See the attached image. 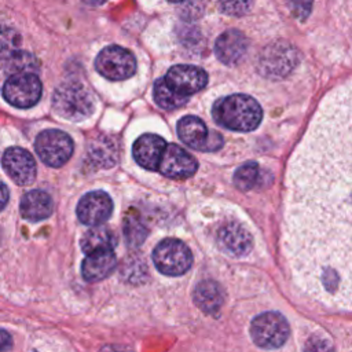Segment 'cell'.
Returning a JSON list of instances; mask_svg holds the SVG:
<instances>
[{
  "label": "cell",
  "mask_w": 352,
  "mask_h": 352,
  "mask_svg": "<svg viewBox=\"0 0 352 352\" xmlns=\"http://www.w3.org/2000/svg\"><path fill=\"white\" fill-rule=\"evenodd\" d=\"M351 81L320 103L286 175L282 246L297 287L351 308Z\"/></svg>",
  "instance_id": "1"
},
{
  "label": "cell",
  "mask_w": 352,
  "mask_h": 352,
  "mask_svg": "<svg viewBox=\"0 0 352 352\" xmlns=\"http://www.w3.org/2000/svg\"><path fill=\"white\" fill-rule=\"evenodd\" d=\"M213 120L231 131L250 132L258 126L263 118L261 106L256 99L245 94L223 96L213 104Z\"/></svg>",
  "instance_id": "2"
},
{
  "label": "cell",
  "mask_w": 352,
  "mask_h": 352,
  "mask_svg": "<svg viewBox=\"0 0 352 352\" xmlns=\"http://www.w3.org/2000/svg\"><path fill=\"white\" fill-rule=\"evenodd\" d=\"M55 113L73 122L89 118L95 111V100L91 92L80 82L66 81L56 87L52 95Z\"/></svg>",
  "instance_id": "3"
},
{
  "label": "cell",
  "mask_w": 352,
  "mask_h": 352,
  "mask_svg": "<svg viewBox=\"0 0 352 352\" xmlns=\"http://www.w3.org/2000/svg\"><path fill=\"white\" fill-rule=\"evenodd\" d=\"M298 62L297 50L287 41H274L268 44L258 55V72L274 80L286 77Z\"/></svg>",
  "instance_id": "4"
},
{
  "label": "cell",
  "mask_w": 352,
  "mask_h": 352,
  "mask_svg": "<svg viewBox=\"0 0 352 352\" xmlns=\"http://www.w3.org/2000/svg\"><path fill=\"white\" fill-rule=\"evenodd\" d=\"M153 261L161 274L179 276L191 267L192 254L184 242L168 238L154 248Z\"/></svg>",
  "instance_id": "5"
},
{
  "label": "cell",
  "mask_w": 352,
  "mask_h": 352,
  "mask_svg": "<svg viewBox=\"0 0 352 352\" xmlns=\"http://www.w3.org/2000/svg\"><path fill=\"white\" fill-rule=\"evenodd\" d=\"M250 336L256 345L264 349H275L285 344L289 336V324L279 312H264L256 316L250 324Z\"/></svg>",
  "instance_id": "6"
},
{
  "label": "cell",
  "mask_w": 352,
  "mask_h": 352,
  "mask_svg": "<svg viewBox=\"0 0 352 352\" xmlns=\"http://www.w3.org/2000/svg\"><path fill=\"white\" fill-rule=\"evenodd\" d=\"M36 153L40 160L52 168H60L65 165L73 154L72 138L59 129H45L36 138Z\"/></svg>",
  "instance_id": "7"
},
{
  "label": "cell",
  "mask_w": 352,
  "mask_h": 352,
  "mask_svg": "<svg viewBox=\"0 0 352 352\" xmlns=\"http://www.w3.org/2000/svg\"><path fill=\"white\" fill-rule=\"evenodd\" d=\"M95 67L100 76L111 81H122L133 76L136 60L131 51L120 45L103 48L95 60Z\"/></svg>",
  "instance_id": "8"
},
{
  "label": "cell",
  "mask_w": 352,
  "mask_h": 352,
  "mask_svg": "<svg viewBox=\"0 0 352 352\" xmlns=\"http://www.w3.org/2000/svg\"><path fill=\"white\" fill-rule=\"evenodd\" d=\"M214 241L219 249L232 257H243L253 248L250 231L238 220H223L214 230Z\"/></svg>",
  "instance_id": "9"
},
{
  "label": "cell",
  "mask_w": 352,
  "mask_h": 352,
  "mask_svg": "<svg viewBox=\"0 0 352 352\" xmlns=\"http://www.w3.org/2000/svg\"><path fill=\"white\" fill-rule=\"evenodd\" d=\"M3 94L6 100L15 107H32L41 96V82L36 74H12L6 81Z\"/></svg>",
  "instance_id": "10"
},
{
  "label": "cell",
  "mask_w": 352,
  "mask_h": 352,
  "mask_svg": "<svg viewBox=\"0 0 352 352\" xmlns=\"http://www.w3.org/2000/svg\"><path fill=\"white\" fill-rule=\"evenodd\" d=\"M164 80L176 94L190 96L206 87L208 74L198 66L176 65L166 72Z\"/></svg>",
  "instance_id": "11"
},
{
  "label": "cell",
  "mask_w": 352,
  "mask_h": 352,
  "mask_svg": "<svg viewBox=\"0 0 352 352\" xmlns=\"http://www.w3.org/2000/svg\"><path fill=\"white\" fill-rule=\"evenodd\" d=\"M198 169L195 158L177 144H166L158 169L164 176L169 179H187L191 177Z\"/></svg>",
  "instance_id": "12"
},
{
  "label": "cell",
  "mask_w": 352,
  "mask_h": 352,
  "mask_svg": "<svg viewBox=\"0 0 352 352\" xmlns=\"http://www.w3.org/2000/svg\"><path fill=\"white\" fill-rule=\"evenodd\" d=\"M76 212L82 224L100 226L110 217L113 202L104 191H91L78 201Z\"/></svg>",
  "instance_id": "13"
},
{
  "label": "cell",
  "mask_w": 352,
  "mask_h": 352,
  "mask_svg": "<svg viewBox=\"0 0 352 352\" xmlns=\"http://www.w3.org/2000/svg\"><path fill=\"white\" fill-rule=\"evenodd\" d=\"M3 168L19 186H29L36 179V162L29 151L21 147H10L3 154Z\"/></svg>",
  "instance_id": "14"
},
{
  "label": "cell",
  "mask_w": 352,
  "mask_h": 352,
  "mask_svg": "<svg viewBox=\"0 0 352 352\" xmlns=\"http://www.w3.org/2000/svg\"><path fill=\"white\" fill-rule=\"evenodd\" d=\"M166 142L164 138L154 133H144L139 136L132 146V155L135 161L147 170H157Z\"/></svg>",
  "instance_id": "15"
},
{
  "label": "cell",
  "mask_w": 352,
  "mask_h": 352,
  "mask_svg": "<svg viewBox=\"0 0 352 352\" xmlns=\"http://www.w3.org/2000/svg\"><path fill=\"white\" fill-rule=\"evenodd\" d=\"M249 48L246 36L235 29L227 30L219 36L214 44V54L224 65L232 66L243 59Z\"/></svg>",
  "instance_id": "16"
},
{
  "label": "cell",
  "mask_w": 352,
  "mask_h": 352,
  "mask_svg": "<svg viewBox=\"0 0 352 352\" xmlns=\"http://www.w3.org/2000/svg\"><path fill=\"white\" fill-rule=\"evenodd\" d=\"M88 160L96 168H111L117 164L120 157L118 140L106 133L94 136L87 146Z\"/></svg>",
  "instance_id": "17"
},
{
  "label": "cell",
  "mask_w": 352,
  "mask_h": 352,
  "mask_svg": "<svg viewBox=\"0 0 352 352\" xmlns=\"http://www.w3.org/2000/svg\"><path fill=\"white\" fill-rule=\"evenodd\" d=\"M117 260L111 250H103L87 254L81 265L82 278L87 282H99L107 278L116 268Z\"/></svg>",
  "instance_id": "18"
},
{
  "label": "cell",
  "mask_w": 352,
  "mask_h": 352,
  "mask_svg": "<svg viewBox=\"0 0 352 352\" xmlns=\"http://www.w3.org/2000/svg\"><path fill=\"white\" fill-rule=\"evenodd\" d=\"M19 210L23 219L30 220V221H40L47 217L54 210V204L52 198L50 194H47L43 190H32L26 192L19 205Z\"/></svg>",
  "instance_id": "19"
},
{
  "label": "cell",
  "mask_w": 352,
  "mask_h": 352,
  "mask_svg": "<svg viewBox=\"0 0 352 352\" xmlns=\"http://www.w3.org/2000/svg\"><path fill=\"white\" fill-rule=\"evenodd\" d=\"M176 131L184 144L199 151L205 150L209 132L201 118L195 116H186L177 121Z\"/></svg>",
  "instance_id": "20"
},
{
  "label": "cell",
  "mask_w": 352,
  "mask_h": 352,
  "mask_svg": "<svg viewBox=\"0 0 352 352\" xmlns=\"http://www.w3.org/2000/svg\"><path fill=\"white\" fill-rule=\"evenodd\" d=\"M194 301L205 314L214 315L223 304V290L214 280H201L194 289Z\"/></svg>",
  "instance_id": "21"
},
{
  "label": "cell",
  "mask_w": 352,
  "mask_h": 352,
  "mask_svg": "<svg viewBox=\"0 0 352 352\" xmlns=\"http://www.w3.org/2000/svg\"><path fill=\"white\" fill-rule=\"evenodd\" d=\"M113 246H114V236L111 231L102 226L92 227L81 238V249L87 254L103 252V250H111Z\"/></svg>",
  "instance_id": "22"
},
{
  "label": "cell",
  "mask_w": 352,
  "mask_h": 352,
  "mask_svg": "<svg viewBox=\"0 0 352 352\" xmlns=\"http://www.w3.org/2000/svg\"><path fill=\"white\" fill-rule=\"evenodd\" d=\"M153 96L155 103L164 109V110H175L182 107L188 102V96L179 95L176 94L166 82L164 78H158L154 82L153 88Z\"/></svg>",
  "instance_id": "23"
},
{
  "label": "cell",
  "mask_w": 352,
  "mask_h": 352,
  "mask_svg": "<svg viewBox=\"0 0 352 352\" xmlns=\"http://www.w3.org/2000/svg\"><path fill=\"white\" fill-rule=\"evenodd\" d=\"M40 65L37 58L26 51H21L18 50L16 52H14L11 56L7 58V72L12 76V74H22V73H30V74H36V72L38 70Z\"/></svg>",
  "instance_id": "24"
},
{
  "label": "cell",
  "mask_w": 352,
  "mask_h": 352,
  "mask_svg": "<svg viewBox=\"0 0 352 352\" xmlns=\"http://www.w3.org/2000/svg\"><path fill=\"white\" fill-rule=\"evenodd\" d=\"M260 168L258 164L254 161L245 162L242 166H239L234 173V184L236 188L242 191L252 190L256 183L258 182Z\"/></svg>",
  "instance_id": "25"
},
{
  "label": "cell",
  "mask_w": 352,
  "mask_h": 352,
  "mask_svg": "<svg viewBox=\"0 0 352 352\" xmlns=\"http://www.w3.org/2000/svg\"><path fill=\"white\" fill-rule=\"evenodd\" d=\"M21 36L12 28L0 25V58L7 59L19 50Z\"/></svg>",
  "instance_id": "26"
},
{
  "label": "cell",
  "mask_w": 352,
  "mask_h": 352,
  "mask_svg": "<svg viewBox=\"0 0 352 352\" xmlns=\"http://www.w3.org/2000/svg\"><path fill=\"white\" fill-rule=\"evenodd\" d=\"M253 6V0H219V8L223 14L231 16L245 15Z\"/></svg>",
  "instance_id": "27"
},
{
  "label": "cell",
  "mask_w": 352,
  "mask_h": 352,
  "mask_svg": "<svg viewBox=\"0 0 352 352\" xmlns=\"http://www.w3.org/2000/svg\"><path fill=\"white\" fill-rule=\"evenodd\" d=\"M286 6L296 19L305 21L311 14L312 0H286Z\"/></svg>",
  "instance_id": "28"
},
{
  "label": "cell",
  "mask_w": 352,
  "mask_h": 352,
  "mask_svg": "<svg viewBox=\"0 0 352 352\" xmlns=\"http://www.w3.org/2000/svg\"><path fill=\"white\" fill-rule=\"evenodd\" d=\"M304 352H333V348L327 338L315 334L307 340Z\"/></svg>",
  "instance_id": "29"
},
{
  "label": "cell",
  "mask_w": 352,
  "mask_h": 352,
  "mask_svg": "<svg viewBox=\"0 0 352 352\" xmlns=\"http://www.w3.org/2000/svg\"><path fill=\"white\" fill-rule=\"evenodd\" d=\"M223 146V136L216 131H209L204 151H214Z\"/></svg>",
  "instance_id": "30"
},
{
  "label": "cell",
  "mask_w": 352,
  "mask_h": 352,
  "mask_svg": "<svg viewBox=\"0 0 352 352\" xmlns=\"http://www.w3.org/2000/svg\"><path fill=\"white\" fill-rule=\"evenodd\" d=\"M12 346V338L8 331L0 329V352H8Z\"/></svg>",
  "instance_id": "31"
},
{
  "label": "cell",
  "mask_w": 352,
  "mask_h": 352,
  "mask_svg": "<svg viewBox=\"0 0 352 352\" xmlns=\"http://www.w3.org/2000/svg\"><path fill=\"white\" fill-rule=\"evenodd\" d=\"M8 202V190L7 187L0 182V212L4 209V206Z\"/></svg>",
  "instance_id": "32"
},
{
  "label": "cell",
  "mask_w": 352,
  "mask_h": 352,
  "mask_svg": "<svg viewBox=\"0 0 352 352\" xmlns=\"http://www.w3.org/2000/svg\"><path fill=\"white\" fill-rule=\"evenodd\" d=\"M99 352H132V351L124 345H109V346L100 349Z\"/></svg>",
  "instance_id": "33"
},
{
  "label": "cell",
  "mask_w": 352,
  "mask_h": 352,
  "mask_svg": "<svg viewBox=\"0 0 352 352\" xmlns=\"http://www.w3.org/2000/svg\"><path fill=\"white\" fill-rule=\"evenodd\" d=\"M85 4H89V6H100L103 4L106 0H82Z\"/></svg>",
  "instance_id": "34"
},
{
  "label": "cell",
  "mask_w": 352,
  "mask_h": 352,
  "mask_svg": "<svg viewBox=\"0 0 352 352\" xmlns=\"http://www.w3.org/2000/svg\"><path fill=\"white\" fill-rule=\"evenodd\" d=\"M169 1H184V0H169Z\"/></svg>",
  "instance_id": "35"
}]
</instances>
